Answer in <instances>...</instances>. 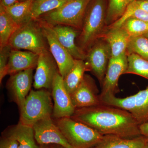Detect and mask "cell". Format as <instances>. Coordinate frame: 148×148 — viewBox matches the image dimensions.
<instances>
[{
    "instance_id": "cell-28",
    "label": "cell",
    "mask_w": 148,
    "mask_h": 148,
    "mask_svg": "<svg viewBox=\"0 0 148 148\" xmlns=\"http://www.w3.org/2000/svg\"><path fill=\"white\" fill-rule=\"evenodd\" d=\"M135 53L148 61V38L144 36L130 38L127 53Z\"/></svg>"
},
{
    "instance_id": "cell-14",
    "label": "cell",
    "mask_w": 148,
    "mask_h": 148,
    "mask_svg": "<svg viewBox=\"0 0 148 148\" xmlns=\"http://www.w3.org/2000/svg\"><path fill=\"white\" fill-rule=\"evenodd\" d=\"M34 70L28 69L11 75L7 83L12 99L19 108L31 91Z\"/></svg>"
},
{
    "instance_id": "cell-15",
    "label": "cell",
    "mask_w": 148,
    "mask_h": 148,
    "mask_svg": "<svg viewBox=\"0 0 148 148\" xmlns=\"http://www.w3.org/2000/svg\"><path fill=\"white\" fill-rule=\"evenodd\" d=\"M94 80L87 75L77 88L70 94L76 109L88 108L102 104Z\"/></svg>"
},
{
    "instance_id": "cell-23",
    "label": "cell",
    "mask_w": 148,
    "mask_h": 148,
    "mask_svg": "<svg viewBox=\"0 0 148 148\" xmlns=\"http://www.w3.org/2000/svg\"><path fill=\"white\" fill-rule=\"evenodd\" d=\"M19 27L0 5V49L8 45L11 37Z\"/></svg>"
},
{
    "instance_id": "cell-1",
    "label": "cell",
    "mask_w": 148,
    "mask_h": 148,
    "mask_svg": "<svg viewBox=\"0 0 148 148\" xmlns=\"http://www.w3.org/2000/svg\"><path fill=\"white\" fill-rule=\"evenodd\" d=\"M73 119L90 126L103 135L132 138L141 136L138 123L132 114L122 109L101 104L76 109Z\"/></svg>"
},
{
    "instance_id": "cell-30",
    "label": "cell",
    "mask_w": 148,
    "mask_h": 148,
    "mask_svg": "<svg viewBox=\"0 0 148 148\" xmlns=\"http://www.w3.org/2000/svg\"><path fill=\"white\" fill-rule=\"evenodd\" d=\"M12 47L8 45L0 49V82L7 75V69Z\"/></svg>"
},
{
    "instance_id": "cell-12",
    "label": "cell",
    "mask_w": 148,
    "mask_h": 148,
    "mask_svg": "<svg viewBox=\"0 0 148 148\" xmlns=\"http://www.w3.org/2000/svg\"><path fill=\"white\" fill-rule=\"evenodd\" d=\"M59 72L56 61L49 50L39 55L34 77V87L36 89L51 88L56 75Z\"/></svg>"
},
{
    "instance_id": "cell-21",
    "label": "cell",
    "mask_w": 148,
    "mask_h": 148,
    "mask_svg": "<svg viewBox=\"0 0 148 148\" xmlns=\"http://www.w3.org/2000/svg\"><path fill=\"white\" fill-rule=\"evenodd\" d=\"M8 135L14 137L18 143V148H39L35 138L33 127L18 123L12 127Z\"/></svg>"
},
{
    "instance_id": "cell-2",
    "label": "cell",
    "mask_w": 148,
    "mask_h": 148,
    "mask_svg": "<svg viewBox=\"0 0 148 148\" xmlns=\"http://www.w3.org/2000/svg\"><path fill=\"white\" fill-rule=\"evenodd\" d=\"M107 0H91L88 6L77 45L86 53L104 33L106 26Z\"/></svg>"
},
{
    "instance_id": "cell-17",
    "label": "cell",
    "mask_w": 148,
    "mask_h": 148,
    "mask_svg": "<svg viewBox=\"0 0 148 148\" xmlns=\"http://www.w3.org/2000/svg\"><path fill=\"white\" fill-rule=\"evenodd\" d=\"M39 55L32 51H22L12 49L9 58L7 75L36 67Z\"/></svg>"
},
{
    "instance_id": "cell-3",
    "label": "cell",
    "mask_w": 148,
    "mask_h": 148,
    "mask_svg": "<svg viewBox=\"0 0 148 148\" xmlns=\"http://www.w3.org/2000/svg\"><path fill=\"white\" fill-rule=\"evenodd\" d=\"M55 122L73 148H92L103 138L95 129L71 117L57 119Z\"/></svg>"
},
{
    "instance_id": "cell-26",
    "label": "cell",
    "mask_w": 148,
    "mask_h": 148,
    "mask_svg": "<svg viewBox=\"0 0 148 148\" xmlns=\"http://www.w3.org/2000/svg\"><path fill=\"white\" fill-rule=\"evenodd\" d=\"M68 1V0H34L32 6V19H37L43 14L59 8Z\"/></svg>"
},
{
    "instance_id": "cell-24",
    "label": "cell",
    "mask_w": 148,
    "mask_h": 148,
    "mask_svg": "<svg viewBox=\"0 0 148 148\" xmlns=\"http://www.w3.org/2000/svg\"><path fill=\"white\" fill-rule=\"evenodd\" d=\"M133 1L108 0L106 14V27L119 19L124 14L130 4Z\"/></svg>"
},
{
    "instance_id": "cell-22",
    "label": "cell",
    "mask_w": 148,
    "mask_h": 148,
    "mask_svg": "<svg viewBox=\"0 0 148 148\" xmlns=\"http://www.w3.org/2000/svg\"><path fill=\"white\" fill-rule=\"evenodd\" d=\"M88 71L90 70L84 60L75 59L73 66L63 78L64 84L70 94L80 84L84 78L85 73Z\"/></svg>"
},
{
    "instance_id": "cell-19",
    "label": "cell",
    "mask_w": 148,
    "mask_h": 148,
    "mask_svg": "<svg viewBox=\"0 0 148 148\" xmlns=\"http://www.w3.org/2000/svg\"><path fill=\"white\" fill-rule=\"evenodd\" d=\"M146 136L132 138H122L116 135H103L100 143L92 148H145Z\"/></svg>"
},
{
    "instance_id": "cell-25",
    "label": "cell",
    "mask_w": 148,
    "mask_h": 148,
    "mask_svg": "<svg viewBox=\"0 0 148 148\" xmlns=\"http://www.w3.org/2000/svg\"><path fill=\"white\" fill-rule=\"evenodd\" d=\"M127 67L125 74H134L148 79V61L135 53H127Z\"/></svg>"
},
{
    "instance_id": "cell-9",
    "label": "cell",
    "mask_w": 148,
    "mask_h": 148,
    "mask_svg": "<svg viewBox=\"0 0 148 148\" xmlns=\"http://www.w3.org/2000/svg\"><path fill=\"white\" fill-rule=\"evenodd\" d=\"M111 58L110 45L102 38L96 40L86 53V62L90 71L98 79L101 86L103 84Z\"/></svg>"
},
{
    "instance_id": "cell-7",
    "label": "cell",
    "mask_w": 148,
    "mask_h": 148,
    "mask_svg": "<svg viewBox=\"0 0 148 148\" xmlns=\"http://www.w3.org/2000/svg\"><path fill=\"white\" fill-rule=\"evenodd\" d=\"M101 101L103 104L129 112L139 125L148 122V86L125 98H117L114 95L104 97Z\"/></svg>"
},
{
    "instance_id": "cell-4",
    "label": "cell",
    "mask_w": 148,
    "mask_h": 148,
    "mask_svg": "<svg viewBox=\"0 0 148 148\" xmlns=\"http://www.w3.org/2000/svg\"><path fill=\"white\" fill-rule=\"evenodd\" d=\"M51 94L44 89L31 90L21 107L19 122L33 127L39 121L53 114Z\"/></svg>"
},
{
    "instance_id": "cell-32",
    "label": "cell",
    "mask_w": 148,
    "mask_h": 148,
    "mask_svg": "<svg viewBox=\"0 0 148 148\" xmlns=\"http://www.w3.org/2000/svg\"><path fill=\"white\" fill-rule=\"evenodd\" d=\"M135 2L138 7L148 12V0H135Z\"/></svg>"
},
{
    "instance_id": "cell-8",
    "label": "cell",
    "mask_w": 148,
    "mask_h": 148,
    "mask_svg": "<svg viewBox=\"0 0 148 148\" xmlns=\"http://www.w3.org/2000/svg\"><path fill=\"white\" fill-rule=\"evenodd\" d=\"M37 20L47 41L49 51L56 61L59 73L64 78L73 66L75 59L59 41L52 26L41 19Z\"/></svg>"
},
{
    "instance_id": "cell-6",
    "label": "cell",
    "mask_w": 148,
    "mask_h": 148,
    "mask_svg": "<svg viewBox=\"0 0 148 148\" xmlns=\"http://www.w3.org/2000/svg\"><path fill=\"white\" fill-rule=\"evenodd\" d=\"M91 0H68L59 8L43 14L38 19L51 25L69 26L80 31L86 9Z\"/></svg>"
},
{
    "instance_id": "cell-5",
    "label": "cell",
    "mask_w": 148,
    "mask_h": 148,
    "mask_svg": "<svg viewBox=\"0 0 148 148\" xmlns=\"http://www.w3.org/2000/svg\"><path fill=\"white\" fill-rule=\"evenodd\" d=\"M8 45L13 49H25L38 55L49 50L47 41L37 19H32L19 27L11 37Z\"/></svg>"
},
{
    "instance_id": "cell-27",
    "label": "cell",
    "mask_w": 148,
    "mask_h": 148,
    "mask_svg": "<svg viewBox=\"0 0 148 148\" xmlns=\"http://www.w3.org/2000/svg\"><path fill=\"white\" fill-rule=\"evenodd\" d=\"M129 18H136L148 22V12L138 7L135 4V0H133L128 6L123 16L117 21L106 27V29L121 27L123 22Z\"/></svg>"
},
{
    "instance_id": "cell-31",
    "label": "cell",
    "mask_w": 148,
    "mask_h": 148,
    "mask_svg": "<svg viewBox=\"0 0 148 148\" xmlns=\"http://www.w3.org/2000/svg\"><path fill=\"white\" fill-rule=\"evenodd\" d=\"M18 143L12 136L8 134L1 138L0 141V148H18Z\"/></svg>"
},
{
    "instance_id": "cell-39",
    "label": "cell",
    "mask_w": 148,
    "mask_h": 148,
    "mask_svg": "<svg viewBox=\"0 0 148 148\" xmlns=\"http://www.w3.org/2000/svg\"><path fill=\"white\" fill-rule=\"evenodd\" d=\"M20 1H27V0H19Z\"/></svg>"
},
{
    "instance_id": "cell-35",
    "label": "cell",
    "mask_w": 148,
    "mask_h": 148,
    "mask_svg": "<svg viewBox=\"0 0 148 148\" xmlns=\"http://www.w3.org/2000/svg\"><path fill=\"white\" fill-rule=\"evenodd\" d=\"M50 148H66L63 146L57 145H49Z\"/></svg>"
},
{
    "instance_id": "cell-29",
    "label": "cell",
    "mask_w": 148,
    "mask_h": 148,
    "mask_svg": "<svg viewBox=\"0 0 148 148\" xmlns=\"http://www.w3.org/2000/svg\"><path fill=\"white\" fill-rule=\"evenodd\" d=\"M121 27L130 37L143 36L148 32V22L135 18H128Z\"/></svg>"
},
{
    "instance_id": "cell-13",
    "label": "cell",
    "mask_w": 148,
    "mask_h": 148,
    "mask_svg": "<svg viewBox=\"0 0 148 148\" xmlns=\"http://www.w3.org/2000/svg\"><path fill=\"white\" fill-rule=\"evenodd\" d=\"M127 67V53L116 57H111L99 95L100 99L106 96L115 95L118 92V82L120 77L125 74Z\"/></svg>"
},
{
    "instance_id": "cell-38",
    "label": "cell",
    "mask_w": 148,
    "mask_h": 148,
    "mask_svg": "<svg viewBox=\"0 0 148 148\" xmlns=\"http://www.w3.org/2000/svg\"><path fill=\"white\" fill-rule=\"evenodd\" d=\"M143 36H145V37H146V38H148V32L146 34H145L143 35Z\"/></svg>"
},
{
    "instance_id": "cell-36",
    "label": "cell",
    "mask_w": 148,
    "mask_h": 148,
    "mask_svg": "<svg viewBox=\"0 0 148 148\" xmlns=\"http://www.w3.org/2000/svg\"><path fill=\"white\" fill-rule=\"evenodd\" d=\"M39 148H50L49 145H40Z\"/></svg>"
},
{
    "instance_id": "cell-11",
    "label": "cell",
    "mask_w": 148,
    "mask_h": 148,
    "mask_svg": "<svg viewBox=\"0 0 148 148\" xmlns=\"http://www.w3.org/2000/svg\"><path fill=\"white\" fill-rule=\"evenodd\" d=\"M35 138L39 145H60L66 148H73L53 121L49 116L37 122L33 126Z\"/></svg>"
},
{
    "instance_id": "cell-10",
    "label": "cell",
    "mask_w": 148,
    "mask_h": 148,
    "mask_svg": "<svg viewBox=\"0 0 148 148\" xmlns=\"http://www.w3.org/2000/svg\"><path fill=\"white\" fill-rule=\"evenodd\" d=\"M51 89L54 103L53 116L56 119L72 116L76 108L64 84V78L59 72L56 75Z\"/></svg>"
},
{
    "instance_id": "cell-16",
    "label": "cell",
    "mask_w": 148,
    "mask_h": 148,
    "mask_svg": "<svg viewBox=\"0 0 148 148\" xmlns=\"http://www.w3.org/2000/svg\"><path fill=\"white\" fill-rule=\"evenodd\" d=\"M51 26L59 41L74 59L85 61L86 54L78 46L75 41L80 31L65 25Z\"/></svg>"
},
{
    "instance_id": "cell-20",
    "label": "cell",
    "mask_w": 148,
    "mask_h": 148,
    "mask_svg": "<svg viewBox=\"0 0 148 148\" xmlns=\"http://www.w3.org/2000/svg\"><path fill=\"white\" fill-rule=\"evenodd\" d=\"M34 1H18L10 6L4 7L11 18L20 27L32 20V8Z\"/></svg>"
},
{
    "instance_id": "cell-37",
    "label": "cell",
    "mask_w": 148,
    "mask_h": 148,
    "mask_svg": "<svg viewBox=\"0 0 148 148\" xmlns=\"http://www.w3.org/2000/svg\"><path fill=\"white\" fill-rule=\"evenodd\" d=\"M146 143L145 148H148V136H146Z\"/></svg>"
},
{
    "instance_id": "cell-33",
    "label": "cell",
    "mask_w": 148,
    "mask_h": 148,
    "mask_svg": "<svg viewBox=\"0 0 148 148\" xmlns=\"http://www.w3.org/2000/svg\"><path fill=\"white\" fill-rule=\"evenodd\" d=\"M140 133L143 136H148V122L140 125L139 126Z\"/></svg>"
},
{
    "instance_id": "cell-18",
    "label": "cell",
    "mask_w": 148,
    "mask_h": 148,
    "mask_svg": "<svg viewBox=\"0 0 148 148\" xmlns=\"http://www.w3.org/2000/svg\"><path fill=\"white\" fill-rule=\"evenodd\" d=\"M130 37L121 27L106 29L100 38L103 39L110 47L111 57L116 58L127 53Z\"/></svg>"
},
{
    "instance_id": "cell-34",
    "label": "cell",
    "mask_w": 148,
    "mask_h": 148,
    "mask_svg": "<svg viewBox=\"0 0 148 148\" xmlns=\"http://www.w3.org/2000/svg\"><path fill=\"white\" fill-rule=\"evenodd\" d=\"M18 1L19 0H1V5L4 7H7L13 5Z\"/></svg>"
}]
</instances>
